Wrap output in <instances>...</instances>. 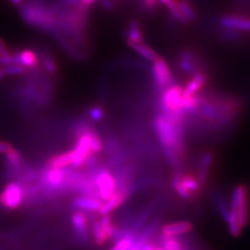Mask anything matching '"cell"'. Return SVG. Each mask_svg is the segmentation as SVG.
I'll list each match as a JSON object with an SVG mask.
<instances>
[{"mask_svg":"<svg viewBox=\"0 0 250 250\" xmlns=\"http://www.w3.org/2000/svg\"><path fill=\"white\" fill-rule=\"evenodd\" d=\"M153 125L163 147L179 152L180 134L174 121L170 117L160 115L155 119Z\"/></svg>","mask_w":250,"mask_h":250,"instance_id":"obj_1","label":"cell"},{"mask_svg":"<svg viewBox=\"0 0 250 250\" xmlns=\"http://www.w3.org/2000/svg\"><path fill=\"white\" fill-rule=\"evenodd\" d=\"M117 250L116 248H115V247H114V248H112V249H111V250Z\"/></svg>","mask_w":250,"mask_h":250,"instance_id":"obj_42","label":"cell"},{"mask_svg":"<svg viewBox=\"0 0 250 250\" xmlns=\"http://www.w3.org/2000/svg\"><path fill=\"white\" fill-rule=\"evenodd\" d=\"M179 68L183 72L194 75L195 73L201 72V63L196 54L188 49L182 50L178 55Z\"/></svg>","mask_w":250,"mask_h":250,"instance_id":"obj_8","label":"cell"},{"mask_svg":"<svg viewBox=\"0 0 250 250\" xmlns=\"http://www.w3.org/2000/svg\"><path fill=\"white\" fill-rule=\"evenodd\" d=\"M60 5L68 7V8H74V9H82L86 8L83 5L81 0H56ZM88 9V8H87Z\"/></svg>","mask_w":250,"mask_h":250,"instance_id":"obj_31","label":"cell"},{"mask_svg":"<svg viewBox=\"0 0 250 250\" xmlns=\"http://www.w3.org/2000/svg\"><path fill=\"white\" fill-rule=\"evenodd\" d=\"M23 199L24 187L19 182L9 183L0 193V205L9 210L19 208Z\"/></svg>","mask_w":250,"mask_h":250,"instance_id":"obj_3","label":"cell"},{"mask_svg":"<svg viewBox=\"0 0 250 250\" xmlns=\"http://www.w3.org/2000/svg\"><path fill=\"white\" fill-rule=\"evenodd\" d=\"M12 53L14 56L15 64H19L24 67L25 69L36 70L38 67L41 66L36 50H33L30 48H23Z\"/></svg>","mask_w":250,"mask_h":250,"instance_id":"obj_9","label":"cell"},{"mask_svg":"<svg viewBox=\"0 0 250 250\" xmlns=\"http://www.w3.org/2000/svg\"><path fill=\"white\" fill-rule=\"evenodd\" d=\"M90 143H91V133H84L79 137V140L76 145L74 150H72V164L76 167L80 168L83 164H85V161L91 153L90 149Z\"/></svg>","mask_w":250,"mask_h":250,"instance_id":"obj_6","label":"cell"},{"mask_svg":"<svg viewBox=\"0 0 250 250\" xmlns=\"http://www.w3.org/2000/svg\"><path fill=\"white\" fill-rule=\"evenodd\" d=\"M127 45H129L138 55H140L146 61L153 62L159 57V55L152 47L148 46L146 44H145L144 42L136 43V42L127 41Z\"/></svg>","mask_w":250,"mask_h":250,"instance_id":"obj_14","label":"cell"},{"mask_svg":"<svg viewBox=\"0 0 250 250\" xmlns=\"http://www.w3.org/2000/svg\"><path fill=\"white\" fill-rule=\"evenodd\" d=\"M162 246L165 250H184V247L174 236H164Z\"/></svg>","mask_w":250,"mask_h":250,"instance_id":"obj_27","label":"cell"},{"mask_svg":"<svg viewBox=\"0 0 250 250\" xmlns=\"http://www.w3.org/2000/svg\"><path fill=\"white\" fill-rule=\"evenodd\" d=\"M72 224L75 231L79 234H83L86 232V218L83 213L76 212L72 215Z\"/></svg>","mask_w":250,"mask_h":250,"instance_id":"obj_23","label":"cell"},{"mask_svg":"<svg viewBox=\"0 0 250 250\" xmlns=\"http://www.w3.org/2000/svg\"><path fill=\"white\" fill-rule=\"evenodd\" d=\"M64 179V173L62 169L59 168H50L45 173V182L46 185L50 188H60L62 184Z\"/></svg>","mask_w":250,"mask_h":250,"instance_id":"obj_18","label":"cell"},{"mask_svg":"<svg viewBox=\"0 0 250 250\" xmlns=\"http://www.w3.org/2000/svg\"><path fill=\"white\" fill-rule=\"evenodd\" d=\"M151 72L154 81L160 89L164 91L171 86L173 77L164 58L159 56L158 59L153 62Z\"/></svg>","mask_w":250,"mask_h":250,"instance_id":"obj_5","label":"cell"},{"mask_svg":"<svg viewBox=\"0 0 250 250\" xmlns=\"http://www.w3.org/2000/svg\"><path fill=\"white\" fill-rule=\"evenodd\" d=\"M179 9H181L182 13L186 16L189 21H194L197 18V12L192 6V4L188 0H177Z\"/></svg>","mask_w":250,"mask_h":250,"instance_id":"obj_22","label":"cell"},{"mask_svg":"<svg viewBox=\"0 0 250 250\" xmlns=\"http://www.w3.org/2000/svg\"><path fill=\"white\" fill-rule=\"evenodd\" d=\"M103 148V145L99 136L94 133H91V143H90V149L91 153H99Z\"/></svg>","mask_w":250,"mask_h":250,"instance_id":"obj_30","label":"cell"},{"mask_svg":"<svg viewBox=\"0 0 250 250\" xmlns=\"http://www.w3.org/2000/svg\"><path fill=\"white\" fill-rule=\"evenodd\" d=\"M96 186L103 200L109 199L115 193V181L107 170L99 171L96 177Z\"/></svg>","mask_w":250,"mask_h":250,"instance_id":"obj_7","label":"cell"},{"mask_svg":"<svg viewBox=\"0 0 250 250\" xmlns=\"http://www.w3.org/2000/svg\"><path fill=\"white\" fill-rule=\"evenodd\" d=\"M206 83L207 76L204 72L195 73L192 79L188 82L186 87L183 89V97H192L197 95V92L205 85Z\"/></svg>","mask_w":250,"mask_h":250,"instance_id":"obj_11","label":"cell"},{"mask_svg":"<svg viewBox=\"0 0 250 250\" xmlns=\"http://www.w3.org/2000/svg\"><path fill=\"white\" fill-rule=\"evenodd\" d=\"M193 225L188 222H181L176 224H170L165 225L162 229L164 236H176L179 234H184L191 232Z\"/></svg>","mask_w":250,"mask_h":250,"instance_id":"obj_16","label":"cell"},{"mask_svg":"<svg viewBox=\"0 0 250 250\" xmlns=\"http://www.w3.org/2000/svg\"><path fill=\"white\" fill-rule=\"evenodd\" d=\"M6 75L10 76H18V75H23L26 72V69L19 64H11L2 68Z\"/></svg>","mask_w":250,"mask_h":250,"instance_id":"obj_28","label":"cell"},{"mask_svg":"<svg viewBox=\"0 0 250 250\" xmlns=\"http://www.w3.org/2000/svg\"><path fill=\"white\" fill-rule=\"evenodd\" d=\"M72 156L73 153L72 151L65 152L61 155H58L56 157L52 158L49 161V166L52 168H59L62 169L64 167L72 164Z\"/></svg>","mask_w":250,"mask_h":250,"instance_id":"obj_20","label":"cell"},{"mask_svg":"<svg viewBox=\"0 0 250 250\" xmlns=\"http://www.w3.org/2000/svg\"><path fill=\"white\" fill-rule=\"evenodd\" d=\"M212 161H213V156L211 153H206L202 156L199 172H198V182L201 186L204 185L207 181L208 173Z\"/></svg>","mask_w":250,"mask_h":250,"instance_id":"obj_19","label":"cell"},{"mask_svg":"<svg viewBox=\"0 0 250 250\" xmlns=\"http://www.w3.org/2000/svg\"><path fill=\"white\" fill-rule=\"evenodd\" d=\"M125 37L126 41L136 43L144 42L143 28L141 24L135 20H131L125 29Z\"/></svg>","mask_w":250,"mask_h":250,"instance_id":"obj_13","label":"cell"},{"mask_svg":"<svg viewBox=\"0 0 250 250\" xmlns=\"http://www.w3.org/2000/svg\"><path fill=\"white\" fill-rule=\"evenodd\" d=\"M220 25L224 29L232 30L235 32H250V19L234 16V15H225L220 19Z\"/></svg>","mask_w":250,"mask_h":250,"instance_id":"obj_10","label":"cell"},{"mask_svg":"<svg viewBox=\"0 0 250 250\" xmlns=\"http://www.w3.org/2000/svg\"><path fill=\"white\" fill-rule=\"evenodd\" d=\"M72 205L75 208L88 211H99L102 206L101 201L89 197H78L73 199Z\"/></svg>","mask_w":250,"mask_h":250,"instance_id":"obj_15","label":"cell"},{"mask_svg":"<svg viewBox=\"0 0 250 250\" xmlns=\"http://www.w3.org/2000/svg\"><path fill=\"white\" fill-rule=\"evenodd\" d=\"M180 174H176L174 175V177L172 179V188L175 189V191L178 193L179 195L184 198H192L193 197V193H191L190 191H188L187 188H185L182 184H181V181H180Z\"/></svg>","mask_w":250,"mask_h":250,"instance_id":"obj_26","label":"cell"},{"mask_svg":"<svg viewBox=\"0 0 250 250\" xmlns=\"http://www.w3.org/2000/svg\"><path fill=\"white\" fill-rule=\"evenodd\" d=\"M100 225H101L103 235H104V238L106 241L110 239L111 237H113L115 228L112 225L111 218L108 215H102V218L100 220Z\"/></svg>","mask_w":250,"mask_h":250,"instance_id":"obj_21","label":"cell"},{"mask_svg":"<svg viewBox=\"0 0 250 250\" xmlns=\"http://www.w3.org/2000/svg\"><path fill=\"white\" fill-rule=\"evenodd\" d=\"M36 52L39 57L40 65L43 67L44 71L48 74L57 73L59 66L51 52L47 51L45 48H39L36 50Z\"/></svg>","mask_w":250,"mask_h":250,"instance_id":"obj_12","label":"cell"},{"mask_svg":"<svg viewBox=\"0 0 250 250\" xmlns=\"http://www.w3.org/2000/svg\"><path fill=\"white\" fill-rule=\"evenodd\" d=\"M164 250V249H163V248H155V247H154V250Z\"/></svg>","mask_w":250,"mask_h":250,"instance_id":"obj_41","label":"cell"},{"mask_svg":"<svg viewBox=\"0 0 250 250\" xmlns=\"http://www.w3.org/2000/svg\"><path fill=\"white\" fill-rule=\"evenodd\" d=\"M232 211L238 216L242 227H245L249 220L248 193L246 187L238 186L234 188L232 197Z\"/></svg>","mask_w":250,"mask_h":250,"instance_id":"obj_4","label":"cell"},{"mask_svg":"<svg viewBox=\"0 0 250 250\" xmlns=\"http://www.w3.org/2000/svg\"><path fill=\"white\" fill-rule=\"evenodd\" d=\"M82 1V3H83V5L84 6V7H86V8H88L90 9L98 0H81Z\"/></svg>","mask_w":250,"mask_h":250,"instance_id":"obj_37","label":"cell"},{"mask_svg":"<svg viewBox=\"0 0 250 250\" xmlns=\"http://www.w3.org/2000/svg\"><path fill=\"white\" fill-rule=\"evenodd\" d=\"M100 6L107 10V11H111L115 8V0H99Z\"/></svg>","mask_w":250,"mask_h":250,"instance_id":"obj_33","label":"cell"},{"mask_svg":"<svg viewBox=\"0 0 250 250\" xmlns=\"http://www.w3.org/2000/svg\"><path fill=\"white\" fill-rule=\"evenodd\" d=\"M6 157H7V161L9 165L14 168L17 169L20 168L21 165L22 164V157L21 155L20 152L17 151L15 148L11 147L9 151L6 153Z\"/></svg>","mask_w":250,"mask_h":250,"instance_id":"obj_25","label":"cell"},{"mask_svg":"<svg viewBox=\"0 0 250 250\" xmlns=\"http://www.w3.org/2000/svg\"><path fill=\"white\" fill-rule=\"evenodd\" d=\"M11 53L9 46L6 44V42L0 37V57L1 56H5L8 54Z\"/></svg>","mask_w":250,"mask_h":250,"instance_id":"obj_34","label":"cell"},{"mask_svg":"<svg viewBox=\"0 0 250 250\" xmlns=\"http://www.w3.org/2000/svg\"><path fill=\"white\" fill-rule=\"evenodd\" d=\"M5 76H6V74L4 72V70L2 68H0V81L2 80Z\"/></svg>","mask_w":250,"mask_h":250,"instance_id":"obj_40","label":"cell"},{"mask_svg":"<svg viewBox=\"0 0 250 250\" xmlns=\"http://www.w3.org/2000/svg\"><path fill=\"white\" fill-rule=\"evenodd\" d=\"M182 99L183 88L178 84L171 85L169 88L163 91L162 105L171 120L172 117L175 120H178L185 113L182 109Z\"/></svg>","mask_w":250,"mask_h":250,"instance_id":"obj_2","label":"cell"},{"mask_svg":"<svg viewBox=\"0 0 250 250\" xmlns=\"http://www.w3.org/2000/svg\"><path fill=\"white\" fill-rule=\"evenodd\" d=\"M11 147L12 146L9 143L4 142V141H0V154H2V153L6 154Z\"/></svg>","mask_w":250,"mask_h":250,"instance_id":"obj_36","label":"cell"},{"mask_svg":"<svg viewBox=\"0 0 250 250\" xmlns=\"http://www.w3.org/2000/svg\"><path fill=\"white\" fill-rule=\"evenodd\" d=\"M13 5H15V6H18L20 7L23 2H24V0H9Z\"/></svg>","mask_w":250,"mask_h":250,"instance_id":"obj_39","label":"cell"},{"mask_svg":"<svg viewBox=\"0 0 250 250\" xmlns=\"http://www.w3.org/2000/svg\"><path fill=\"white\" fill-rule=\"evenodd\" d=\"M125 198H126V195L124 192L118 191L116 193H114L112 197L107 199L105 204H102L99 210V214L107 215L110 213L125 201Z\"/></svg>","mask_w":250,"mask_h":250,"instance_id":"obj_17","label":"cell"},{"mask_svg":"<svg viewBox=\"0 0 250 250\" xmlns=\"http://www.w3.org/2000/svg\"><path fill=\"white\" fill-rule=\"evenodd\" d=\"M93 232H94V235H95L96 243L99 246H102L106 242V240H105L104 235H103L100 222H95L94 223V224H93Z\"/></svg>","mask_w":250,"mask_h":250,"instance_id":"obj_29","label":"cell"},{"mask_svg":"<svg viewBox=\"0 0 250 250\" xmlns=\"http://www.w3.org/2000/svg\"><path fill=\"white\" fill-rule=\"evenodd\" d=\"M180 181H181V184L185 188H187L188 191H190L191 193L197 192L200 189V187H201V185L199 184L198 180H197L192 175H184V176L181 175L180 176Z\"/></svg>","mask_w":250,"mask_h":250,"instance_id":"obj_24","label":"cell"},{"mask_svg":"<svg viewBox=\"0 0 250 250\" xmlns=\"http://www.w3.org/2000/svg\"><path fill=\"white\" fill-rule=\"evenodd\" d=\"M154 250V246L150 244V243H145L143 246H142V248H141V250Z\"/></svg>","mask_w":250,"mask_h":250,"instance_id":"obj_38","label":"cell"},{"mask_svg":"<svg viewBox=\"0 0 250 250\" xmlns=\"http://www.w3.org/2000/svg\"><path fill=\"white\" fill-rule=\"evenodd\" d=\"M146 242V240H144L143 238H141V237L139 236L138 238H135V241H134V244H133V246L128 250H141L142 246H143Z\"/></svg>","mask_w":250,"mask_h":250,"instance_id":"obj_35","label":"cell"},{"mask_svg":"<svg viewBox=\"0 0 250 250\" xmlns=\"http://www.w3.org/2000/svg\"><path fill=\"white\" fill-rule=\"evenodd\" d=\"M89 116L93 121L99 122L104 117V110L100 107H94L90 109Z\"/></svg>","mask_w":250,"mask_h":250,"instance_id":"obj_32","label":"cell"}]
</instances>
